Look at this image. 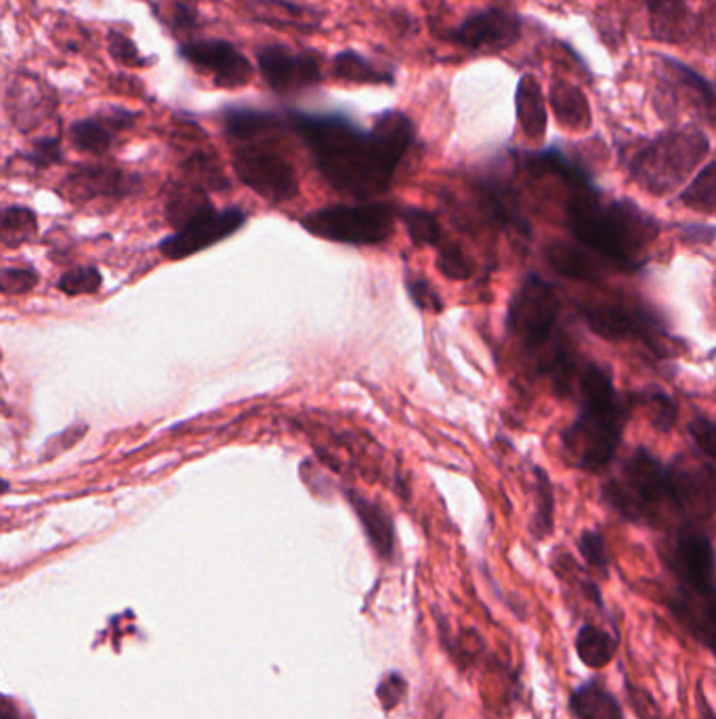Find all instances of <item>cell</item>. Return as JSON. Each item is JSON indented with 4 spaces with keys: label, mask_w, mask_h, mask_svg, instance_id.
I'll use <instances>...</instances> for the list:
<instances>
[{
    "label": "cell",
    "mask_w": 716,
    "mask_h": 719,
    "mask_svg": "<svg viewBox=\"0 0 716 719\" xmlns=\"http://www.w3.org/2000/svg\"><path fill=\"white\" fill-rule=\"evenodd\" d=\"M650 25L655 39L678 43L692 30V13L685 0H651Z\"/></svg>",
    "instance_id": "cell-19"
},
{
    "label": "cell",
    "mask_w": 716,
    "mask_h": 719,
    "mask_svg": "<svg viewBox=\"0 0 716 719\" xmlns=\"http://www.w3.org/2000/svg\"><path fill=\"white\" fill-rule=\"evenodd\" d=\"M567 223L576 239L622 269H634L641 251L658 236V223L637 204L603 200L588 179L571 186Z\"/></svg>",
    "instance_id": "cell-2"
},
{
    "label": "cell",
    "mask_w": 716,
    "mask_h": 719,
    "mask_svg": "<svg viewBox=\"0 0 716 719\" xmlns=\"http://www.w3.org/2000/svg\"><path fill=\"white\" fill-rule=\"evenodd\" d=\"M28 160L36 167H51L55 162L62 160V146H60V139L57 137H43V139H36L32 150L28 154Z\"/></svg>",
    "instance_id": "cell-40"
},
{
    "label": "cell",
    "mask_w": 716,
    "mask_h": 719,
    "mask_svg": "<svg viewBox=\"0 0 716 719\" xmlns=\"http://www.w3.org/2000/svg\"><path fill=\"white\" fill-rule=\"evenodd\" d=\"M348 499L355 516L364 526L366 537H368L372 547L376 549V553L383 558H391L393 547H395V530H393L389 516L383 511V507H378L376 503L368 501L355 493H348Z\"/></svg>",
    "instance_id": "cell-18"
},
{
    "label": "cell",
    "mask_w": 716,
    "mask_h": 719,
    "mask_svg": "<svg viewBox=\"0 0 716 719\" xmlns=\"http://www.w3.org/2000/svg\"><path fill=\"white\" fill-rule=\"evenodd\" d=\"M265 83L278 93L313 87L322 78L320 60L307 51H290L288 46H267L257 55Z\"/></svg>",
    "instance_id": "cell-11"
},
{
    "label": "cell",
    "mask_w": 716,
    "mask_h": 719,
    "mask_svg": "<svg viewBox=\"0 0 716 719\" xmlns=\"http://www.w3.org/2000/svg\"><path fill=\"white\" fill-rule=\"evenodd\" d=\"M395 215L393 207L381 202L334 204L309 213L301 223L318 239L353 246H374L389 239Z\"/></svg>",
    "instance_id": "cell-6"
},
{
    "label": "cell",
    "mask_w": 716,
    "mask_h": 719,
    "mask_svg": "<svg viewBox=\"0 0 716 719\" xmlns=\"http://www.w3.org/2000/svg\"><path fill=\"white\" fill-rule=\"evenodd\" d=\"M571 711L580 719H624L622 707L603 686L590 681L571 697Z\"/></svg>",
    "instance_id": "cell-23"
},
{
    "label": "cell",
    "mask_w": 716,
    "mask_h": 719,
    "mask_svg": "<svg viewBox=\"0 0 716 719\" xmlns=\"http://www.w3.org/2000/svg\"><path fill=\"white\" fill-rule=\"evenodd\" d=\"M185 169L188 173L204 181V186H213V188H221L225 186V177L221 173V169L217 167V162L206 156V154H194L188 162H185Z\"/></svg>",
    "instance_id": "cell-38"
},
{
    "label": "cell",
    "mask_w": 716,
    "mask_h": 719,
    "mask_svg": "<svg viewBox=\"0 0 716 719\" xmlns=\"http://www.w3.org/2000/svg\"><path fill=\"white\" fill-rule=\"evenodd\" d=\"M248 11L257 22L274 28H295V30L311 32L320 22L318 13L288 0H250Z\"/></svg>",
    "instance_id": "cell-17"
},
{
    "label": "cell",
    "mask_w": 716,
    "mask_h": 719,
    "mask_svg": "<svg viewBox=\"0 0 716 719\" xmlns=\"http://www.w3.org/2000/svg\"><path fill=\"white\" fill-rule=\"evenodd\" d=\"M7 112L11 123L22 133L34 131L49 120L60 106L57 91L36 74L22 72L7 91Z\"/></svg>",
    "instance_id": "cell-12"
},
{
    "label": "cell",
    "mask_w": 716,
    "mask_h": 719,
    "mask_svg": "<svg viewBox=\"0 0 716 719\" xmlns=\"http://www.w3.org/2000/svg\"><path fill=\"white\" fill-rule=\"evenodd\" d=\"M106 43H108L109 55L122 66L148 67L152 62L150 57H143L141 51L137 49V44L132 43L127 34H122L118 30H109Z\"/></svg>",
    "instance_id": "cell-34"
},
{
    "label": "cell",
    "mask_w": 716,
    "mask_h": 719,
    "mask_svg": "<svg viewBox=\"0 0 716 719\" xmlns=\"http://www.w3.org/2000/svg\"><path fill=\"white\" fill-rule=\"evenodd\" d=\"M239 181L269 202H288L299 194V177L280 154L260 146H244L234 152Z\"/></svg>",
    "instance_id": "cell-9"
},
{
    "label": "cell",
    "mask_w": 716,
    "mask_h": 719,
    "mask_svg": "<svg viewBox=\"0 0 716 719\" xmlns=\"http://www.w3.org/2000/svg\"><path fill=\"white\" fill-rule=\"evenodd\" d=\"M332 72L336 78L348 81V83H360V85H391L393 74L383 72L355 51H343L334 57L332 62Z\"/></svg>",
    "instance_id": "cell-25"
},
{
    "label": "cell",
    "mask_w": 716,
    "mask_h": 719,
    "mask_svg": "<svg viewBox=\"0 0 716 719\" xmlns=\"http://www.w3.org/2000/svg\"><path fill=\"white\" fill-rule=\"evenodd\" d=\"M517 116L523 133L530 139H543L546 133V104H544L543 88L534 76H523L517 85Z\"/></svg>",
    "instance_id": "cell-21"
},
{
    "label": "cell",
    "mask_w": 716,
    "mask_h": 719,
    "mask_svg": "<svg viewBox=\"0 0 716 719\" xmlns=\"http://www.w3.org/2000/svg\"><path fill=\"white\" fill-rule=\"evenodd\" d=\"M645 402L650 406L651 413H653V421L658 425H662L664 430H669L676 419V409H674L673 400L660 390H655L653 393H645Z\"/></svg>",
    "instance_id": "cell-41"
},
{
    "label": "cell",
    "mask_w": 716,
    "mask_h": 719,
    "mask_svg": "<svg viewBox=\"0 0 716 719\" xmlns=\"http://www.w3.org/2000/svg\"><path fill=\"white\" fill-rule=\"evenodd\" d=\"M616 648H618V639H613L609 633L597 630L592 625H585L576 637L578 656L590 669H601L609 665Z\"/></svg>",
    "instance_id": "cell-27"
},
{
    "label": "cell",
    "mask_w": 716,
    "mask_h": 719,
    "mask_svg": "<svg viewBox=\"0 0 716 719\" xmlns=\"http://www.w3.org/2000/svg\"><path fill=\"white\" fill-rule=\"evenodd\" d=\"M690 432L695 437L697 446L702 448V453L713 461L715 458V423L710 419L702 416L690 425Z\"/></svg>",
    "instance_id": "cell-44"
},
{
    "label": "cell",
    "mask_w": 716,
    "mask_h": 719,
    "mask_svg": "<svg viewBox=\"0 0 716 719\" xmlns=\"http://www.w3.org/2000/svg\"><path fill=\"white\" fill-rule=\"evenodd\" d=\"M546 257H548L551 267L555 272H559L565 278L585 281V283L599 281L601 265L595 262L590 255L583 253L580 249H576V246H569L564 242H553L546 249Z\"/></svg>",
    "instance_id": "cell-22"
},
{
    "label": "cell",
    "mask_w": 716,
    "mask_h": 719,
    "mask_svg": "<svg viewBox=\"0 0 716 719\" xmlns=\"http://www.w3.org/2000/svg\"><path fill=\"white\" fill-rule=\"evenodd\" d=\"M695 493L694 479L664 467L645 448L627 461L620 478L603 486V499L624 518L641 524L653 522L664 507L687 509Z\"/></svg>",
    "instance_id": "cell-4"
},
{
    "label": "cell",
    "mask_w": 716,
    "mask_h": 719,
    "mask_svg": "<svg viewBox=\"0 0 716 719\" xmlns=\"http://www.w3.org/2000/svg\"><path fill=\"white\" fill-rule=\"evenodd\" d=\"M39 283L36 274L23 267H4L0 269V293L4 295H23L30 293Z\"/></svg>",
    "instance_id": "cell-37"
},
{
    "label": "cell",
    "mask_w": 716,
    "mask_h": 719,
    "mask_svg": "<svg viewBox=\"0 0 716 719\" xmlns=\"http://www.w3.org/2000/svg\"><path fill=\"white\" fill-rule=\"evenodd\" d=\"M36 215L23 207H9L0 211V244L18 249L36 236Z\"/></svg>",
    "instance_id": "cell-29"
},
{
    "label": "cell",
    "mask_w": 716,
    "mask_h": 719,
    "mask_svg": "<svg viewBox=\"0 0 716 719\" xmlns=\"http://www.w3.org/2000/svg\"><path fill=\"white\" fill-rule=\"evenodd\" d=\"M404 695H406V681H404V677L397 676V674L385 677L378 684V690H376V697L387 711H391Z\"/></svg>",
    "instance_id": "cell-43"
},
{
    "label": "cell",
    "mask_w": 716,
    "mask_h": 719,
    "mask_svg": "<svg viewBox=\"0 0 716 719\" xmlns=\"http://www.w3.org/2000/svg\"><path fill=\"white\" fill-rule=\"evenodd\" d=\"M710 152V139L697 129L666 133L630 160V173L651 194L674 190Z\"/></svg>",
    "instance_id": "cell-5"
},
{
    "label": "cell",
    "mask_w": 716,
    "mask_h": 719,
    "mask_svg": "<svg viewBox=\"0 0 716 719\" xmlns=\"http://www.w3.org/2000/svg\"><path fill=\"white\" fill-rule=\"evenodd\" d=\"M580 390L583 409L565 430V448L580 469L599 472L618 451L629 411L603 367L588 364L580 377Z\"/></svg>",
    "instance_id": "cell-3"
},
{
    "label": "cell",
    "mask_w": 716,
    "mask_h": 719,
    "mask_svg": "<svg viewBox=\"0 0 716 719\" xmlns=\"http://www.w3.org/2000/svg\"><path fill=\"white\" fill-rule=\"evenodd\" d=\"M534 493H536V514L532 520V532L536 539H544L553 530V516H555V495L553 484L541 467H534Z\"/></svg>",
    "instance_id": "cell-30"
},
{
    "label": "cell",
    "mask_w": 716,
    "mask_h": 719,
    "mask_svg": "<svg viewBox=\"0 0 716 719\" xmlns=\"http://www.w3.org/2000/svg\"><path fill=\"white\" fill-rule=\"evenodd\" d=\"M681 200L695 211H704L708 215L715 213V165L708 162L704 171L695 177L694 183L681 194Z\"/></svg>",
    "instance_id": "cell-32"
},
{
    "label": "cell",
    "mask_w": 716,
    "mask_h": 719,
    "mask_svg": "<svg viewBox=\"0 0 716 719\" xmlns=\"http://www.w3.org/2000/svg\"><path fill=\"white\" fill-rule=\"evenodd\" d=\"M179 55L190 62L197 72L209 74L213 83L221 88L246 87L255 76V67L248 62V57L242 55L234 44L225 41L183 44Z\"/></svg>",
    "instance_id": "cell-10"
},
{
    "label": "cell",
    "mask_w": 716,
    "mask_h": 719,
    "mask_svg": "<svg viewBox=\"0 0 716 719\" xmlns=\"http://www.w3.org/2000/svg\"><path fill=\"white\" fill-rule=\"evenodd\" d=\"M521 22L504 9H485L467 18L452 32V43L469 51H502L520 41Z\"/></svg>",
    "instance_id": "cell-13"
},
{
    "label": "cell",
    "mask_w": 716,
    "mask_h": 719,
    "mask_svg": "<svg viewBox=\"0 0 716 719\" xmlns=\"http://www.w3.org/2000/svg\"><path fill=\"white\" fill-rule=\"evenodd\" d=\"M114 127L108 118L99 114L97 118H85L70 127V141L76 150L88 154L108 152L114 141Z\"/></svg>",
    "instance_id": "cell-26"
},
{
    "label": "cell",
    "mask_w": 716,
    "mask_h": 719,
    "mask_svg": "<svg viewBox=\"0 0 716 719\" xmlns=\"http://www.w3.org/2000/svg\"><path fill=\"white\" fill-rule=\"evenodd\" d=\"M437 269L452 281H467L473 276V263L469 262V257L460 251V246L456 244H437Z\"/></svg>",
    "instance_id": "cell-33"
},
{
    "label": "cell",
    "mask_w": 716,
    "mask_h": 719,
    "mask_svg": "<svg viewBox=\"0 0 716 719\" xmlns=\"http://www.w3.org/2000/svg\"><path fill=\"white\" fill-rule=\"evenodd\" d=\"M406 286H408L410 299H413L414 304L420 307V309H429V311H441V309H444L441 297L435 293L434 286L427 283L425 278L414 276V274H408Z\"/></svg>",
    "instance_id": "cell-39"
},
{
    "label": "cell",
    "mask_w": 716,
    "mask_h": 719,
    "mask_svg": "<svg viewBox=\"0 0 716 719\" xmlns=\"http://www.w3.org/2000/svg\"><path fill=\"white\" fill-rule=\"evenodd\" d=\"M167 15H169V25L179 32L192 30L197 22V11L190 0H173L169 4Z\"/></svg>",
    "instance_id": "cell-42"
},
{
    "label": "cell",
    "mask_w": 716,
    "mask_h": 719,
    "mask_svg": "<svg viewBox=\"0 0 716 719\" xmlns=\"http://www.w3.org/2000/svg\"><path fill=\"white\" fill-rule=\"evenodd\" d=\"M290 123L325 181L353 198L383 194L414 141L413 123L402 112L381 114L370 131L343 116L292 114Z\"/></svg>",
    "instance_id": "cell-1"
},
{
    "label": "cell",
    "mask_w": 716,
    "mask_h": 719,
    "mask_svg": "<svg viewBox=\"0 0 716 719\" xmlns=\"http://www.w3.org/2000/svg\"><path fill=\"white\" fill-rule=\"evenodd\" d=\"M399 218H402V223L414 244L437 246L441 242V228L431 213L410 207V209H404L399 213Z\"/></svg>",
    "instance_id": "cell-31"
},
{
    "label": "cell",
    "mask_w": 716,
    "mask_h": 719,
    "mask_svg": "<svg viewBox=\"0 0 716 719\" xmlns=\"http://www.w3.org/2000/svg\"><path fill=\"white\" fill-rule=\"evenodd\" d=\"M669 564L685 591L678 618L692 623L694 632L702 635L694 611L695 600L715 611V551L710 539L702 532L681 535L669 556Z\"/></svg>",
    "instance_id": "cell-7"
},
{
    "label": "cell",
    "mask_w": 716,
    "mask_h": 719,
    "mask_svg": "<svg viewBox=\"0 0 716 719\" xmlns=\"http://www.w3.org/2000/svg\"><path fill=\"white\" fill-rule=\"evenodd\" d=\"M583 316L592 332L608 341L622 339H648L653 330L660 327L648 311L637 307L616 304V302H599L583 306Z\"/></svg>",
    "instance_id": "cell-14"
},
{
    "label": "cell",
    "mask_w": 716,
    "mask_h": 719,
    "mask_svg": "<svg viewBox=\"0 0 716 719\" xmlns=\"http://www.w3.org/2000/svg\"><path fill=\"white\" fill-rule=\"evenodd\" d=\"M246 215L239 209H229L225 213H213L209 218L200 219L185 230H179L174 236L162 242V253L169 260H183L213 246L218 240L232 236L244 225Z\"/></svg>",
    "instance_id": "cell-15"
},
{
    "label": "cell",
    "mask_w": 716,
    "mask_h": 719,
    "mask_svg": "<svg viewBox=\"0 0 716 719\" xmlns=\"http://www.w3.org/2000/svg\"><path fill=\"white\" fill-rule=\"evenodd\" d=\"M280 123L274 114L259 109H232L225 116V131L232 139L253 141L260 135L276 129Z\"/></svg>",
    "instance_id": "cell-28"
},
{
    "label": "cell",
    "mask_w": 716,
    "mask_h": 719,
    "mask_svg": "<svg viewBox=\"0 0 716 719\" xmlns=\"http://www.w3.org/2000/svg\"><path fill=\"white\" fill-rule=\"evenodd\" d=\"M7 490H9V484L0 479V495H2V493H7Z\"/></svg>",
    "instance_id": "cell-45"
},
{
    "label": "cell",
    "mask_w": 716,
    "mask_h": 719,
    "mask_svg": "<svg viewBox=\"0 0 716 719\" xmlns=\"http://www.w3.org/2000/svg\"><path fill=\"white\" fill-rule=\"evenodd\" d=\"M551 108L557 123L571 131H586L590 127V108L585 93L571 83H553L551 87Z\"/></svg>",
    "instance_id": "cell-20"
},
{
    "label": "cell",
    "mask_w": 716,
    "mask_h": 719,
    "mask_svg": "<svg viewBox=\"0 0 716 719\" xmlns=\"http://www.w3.org/2000/svg\"><path fill=\"white\" fill-rule=\"evenodd\" d=\"M99 286H101V276L95 267H74V269L65 272L60 281V288L72 297L97 293Z\"/></svg>",
    "instance_id": "cell-35"
},
{
    "label": "cell",
    "mask_w": 716,
    "mask_h": 719,
    "mask_svg": "<svg viewBox=\"0 0 716 719\" xmlns=\"http://www.w3.org/2000/svg\"><path fill=\"white\" fill-rule=\"evenodd\" d=\"M580 553L586 562L601 572H606L609 567L608 549L603 535L599 530H586L580 537Z\"/></svg>",
    "instance_id": "cell-36"
},
{
    "label": "cell",
    "mask_w": 716,
    "mask_h": 719,
    "mask_svg": "<svg viewBox=\"0 0 716 719\" xmlns=\"http://www.w3.org/2000/svg\"><path fill=\"white\" fill-rule=\"evenodd\" d=\"M213 213L215 211H213V204L206 198V192H202L195 186L174 190L171 198H169V204H167V218L179 230H185L188 225H192L200 219L209 218Z\"/></svg>",
    "instance_id": "cell-24"
},
{
    "label": "cell",
    "mask_w": 716,
    "mask_h": 719,
    "mask_svg": "<svg viewBox=\"0 0 716 719\" xmlns=\"http://www.w3.org/2000/svg\"><path fill=\"white\" fill-rule=\"evenodd\" d=\"M137 179L111 167H81L65 179L64 192L76 204L104 200H118L135 190Z\"/></svg>",
    "instance_id": "cell-16"
},
{
    "label": "cell",
    "mask_w": 716,
    "mask_h": 719,
    "mask_svg": "<svg viewBox=\"0 0 716 719\" xmlns=\"http://www.w3.org/2000/svg\"><path fill=\"white\" fill-rule=\"evenodd\" d=\"M559 316V299L553 286L530 274L513 295L509 309V330L527 351H541L553 335Z\"/></svg>",
    "instance_id": "cell-8"
}]
</instances>
